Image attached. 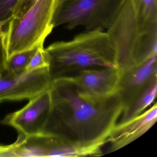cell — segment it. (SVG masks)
Segmentation results:
<instances>
[{
    "instance_id": "obj_1",
    "label": "cell",
    "mask_w": 157,
    "mask_h": 157,
    "mask_svg": "<svg viewBox=\"0 0 157 157\" xmlns=\"http://www.w3.org/2000/svg\"><path fill=\"white\" fill-rule=\"evenodd\" d=\"M51 109L44 133L84 146L103 147L124 110L116 94H90L66 79L51 82Z\"/></svg>"
},
{
    "instance_id": "obj_2",
    "label": "cell",
    "mask_w": 157,
    "mask_h": 157,
    "mask_svg": "<svg viewBox=\"0 0 157 157\" xmlns=\"http://www.w3.org/2000/svg\"><path fill=\"white\" fill-rule=\"evenodd\" d=\"M106 33L119 69L139 65L157 54V0H124Z\"/></svg>"
},
{
    "instance_id": "obj_3",
    "label": "cell",
    "mask_w": 157,
    "mask_h": 157,
    "mask_svg": "<svg viewBox=\"0 0 157 157\" xmlns=\"http://www.w3.org/2000/svg\"><path fill=\"white\" fill-rule=\"evenodd\" d=\"M51 82L84 70L118 68L116 49L107 33L88 31L67 42H58L45 49Z\"/></svg>"
},
{
    "instance_id": "obj_4",
    "label": "cell",
    "mask_w": 157,
    "mask_h": 157,
    "mask_svg": "<svg viewBox=\"0 0 157 157\" xmlns=\"http://www.w3.org/2000/svg\"><path fill=\"white\" fill-rule=\"evenodd\" d=\"M58 0H38L24 14L7 25L8 58L16 53L44 45L53 30L52 17Z\"/></svg>"
},
{
    "instance_id": "obj_5",
    "label": "cell",
    "mask_w": 157,
    "mask_h": 157,
    "mask_svg": "<svg viewBox=\"0 0 157 157\" xmlns=\"http://www.w3.org/2000/svg\"><path fill=\"white\" fill-rule=\"evenodd\" d=\"M124 0H58L52 20L53 28L67 25L88 31L108 29L114 22Z\"/></svg>"
},
{
    "instance_id": "obj_6",
    "label": "cell",
    "mask_w": 157,
    "mask_h": 157,
    "mask_svg": "<svg viewBox=\"0 0 157 157\" xmlns=\"http://www.w3.org/2000/svg\"><path fill=\"white\" fill-rule=\"evenodd\" d=\"M51 109L49 90L30 99L23 108L9 114L0 123L15 128L19 138L43 134Z\"/></svg>"
},
{
    "instance_id": "obj_7",
    "label": "cell",
    "mask_w": 157,
    "mask_h": 157,
    "mask_svg": "<svg viewBox=\"0 0 157 157\" xmlns=\"http://www.w3.org/2000/svg\"><path fill=\"white\" fill-rule=\"evenodd\" d=\"M48 67L10 75H0V103L30 99L50 89Z\"/></svg>"
},
{
    "instance_id": "obj_8",
    "label": "cell",
    "mask_w": 157,
    "mask_h": 157,
    "mask_svg": "<svg viewBox=\"0 0 157 157\" xmlns=\"http://www.w3.org/2000/svg\"><path fill=\"white\" fill-rule=\"evenodd\" d=\"M121 71L116 94L120 99L124 110L153 81L157 79V56L139 65Z\"/></svg>"
},
{
    "instance_id": "obj_9",
    "label": "cell",
    "mask_w": 157,
    "mask_h": 157,
    "mask_svg": "<svg viewBox=\"0 0 157 157\" xmlns=\"http://www.w3.org/2000/svg\"><path fill=\"white\" fill-rule=\"evenodd\" d=\"M121 71L118 68L90 69L63 79L90 94L106 97L115 94Z\"/></svg>"
},
{
    "instance_id": "obj_10",
    "label": "cell",
    "mask_w": 157,
    "mask_h": 157,
    "mask_svg": "<svg viewBox=\"0 0 157 157\" xmlns=\"http://www.w3.org/2000/svg\"><path fill=\"white\" fill-rule=\"evenodd\" d=\"M157 120V103L135 118L116 125L106 140L109 147L106 153H111L127 146L146 133Z\"/></svg>"
},
{
    "instance_id": "obj_11",
    "label": "cell",
    "mask_w": 157,
    "mask_h": 157,
    "mask_svg": "<svg viewBox=\"0 0 157 157\" xmlns=\"http://www.w3.org/2000/svg\"><path fill=\"white\" fill-rule=\"evenodd\" d=\"M157 79H156L128 107L123 111L121 120L118 124L124 123L142 113L144 110L153 102L157 95Z\"/></svg>"
},
{
    "instance_id": "obj_12",
    "label": "cell",
    "mask_w": 157,
    "mask_h": 157,
    "mask_svg": "<svg viewBox=\"0 0 157 157\" xmlns=\"http://www.w3.org/2000/svg\"><path fill=\"white\" fill-rule=\"evenodd\" d=\"M38 47L16 53L8 58L5 72L9 75H19L26 71V67Z\"/></svg>"
},
{
    "instance_id": "obj_13",
    "label": "cell",
    "mask_w": 157,
    "mask_h": 157,
    "mask_svg": "<svg viewBox=\"0 0 157 157\" xmlns=\"http://www.w3.org/2000/svg\"><path fill=\"white\" fill-rule=\"evenodd\" d=\"M20 0H0V26L4 27L13 17Z\"/></svg>"
},
{
    "instance_id": "obj_14",
    "label": "cell",
    "mask_w": 157,
    "mask_h": 157,
    "mask_svg": "<svg viewBox=\"0 0 157 157\" xmlns=\"http://www.w3.org/2000/svg\"><path fill=\"white\" fill-rule=\"evenodd\" d=\"M48 60L44 45L40 46L31 59L26 69V71L36 70L48 67Z\"/></svg>"
},
{
    "instance_id": "obj_15",
    "label": "cell",
    "mask_w": 157,
    "mask_h": 157,
    "mask_svg": "<svg viewBox=\"0 0 157 157\" xmlns=\"http://www.w3.org/2000/svg\"><path fill=\"white\" fill-rule=\"evenodd\" d=\"M8 55L5 42V32L0 26V75L6 70Z\"/></svg>"
},
{
    "instance_id": "obj_16",
    "label": "cell",
    "mask_w": 157,
    "mask_h": 157,
    "mask_svg": "<svg viewBox=\"0 0 157 157\" xmlns=\"http://www.w3.org/2000/svg\"><path fill=\"white\" fill-rule=\"evenodd\" d=\"M38 0H20L13 18H19L24 15Z\"/></svg>"
}]
</instances>
